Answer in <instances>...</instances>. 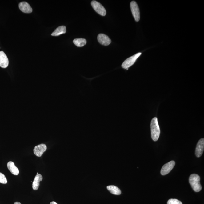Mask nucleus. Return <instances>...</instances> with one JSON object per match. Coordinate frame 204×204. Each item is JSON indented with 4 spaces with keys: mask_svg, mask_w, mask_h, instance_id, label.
Wrapping results in <instances>:
<instances>
[{
    "mask_svg": "<svg viewBox=\"0 0 204 204\" xmlns=\"http://www.w3.org/2000/svg\"><path fill=\"white\" fill-rule=\"evenodd\" d=\"M152 140L156 142L160 137V130L157 117L152 119L150 124Z\"/></svg>",
    "mask_w": 204,
    "mask_h": 204,
    "instance_id": "f257e3e1",
    "label": "nucleus"
},
{
    "mask_svg": "<svg viewBox=\"0 0 204 204\" xmlns=\"http://www.w3.org/2000/svg\"><path fill=\"white\" fill-rule=\"evenodd\" d=\"M200 178L196 174H192L189 178V182L194 191L199 192L202 189V186L200 183Z\"/></svg>",
    "mask_w": 204,
    "mask_h": 204,
    "instance_id": "f03ea898",
    "label": "nucleus"
},
{
    "mask_svg": "<svg viewBox=\"0 0 204 204\" xmlns=\"http://www.w3.org/2000/svg\"><path fill=\"white\" fill-rule=\"evenodd\" d=\"M142 54L141 53H138L133 56H131L130 57L126 59L123 62L122 65V67L124 69H129V68L132 66L137 60L138 58Z\"/></svg>",
    "mask_w": 204,
    "mask_h": 204,
    "instance_id": "7ed1b4c3",
    "label": "nucleus"
},
{
    "mask_svg": "<svg viewBox=\"0 0 204 204\" xmlns=\"http://www.w3.org/2000/svg\"><path fill=\"white\" fill-rule=\"evenodd\" d=\"M91 5L94 10L98 14L103 16H106V11L105 8L100 3L96 1H93L91 2Z\"/></svg>",
    "mask_w": 204,
    "mask_h": 204,
    "instance_id": "20e7f679",
    "label": "nucleus"
},
{
    "mask_svg": "<svg viewBox=\"0 0 204 204\" xmlns=\"http://www.w3.org/2000/svg\"><path fill=\"white\" fill-rule=\"evenodd\" d=\"M130 9L133 16L136 21L138 22L140 20V10L137 2L135 1H132L130 4Z\"/></svg>",
    "mask_w": 204,
    "mask_h": 204,
    "instance_id": "39448f33",
    "label": "nucleus"
},
{
    "mask_svg": "<svg viewBox=\"0 0 204 204\" xmlns=\"http://www.w3.org/2000/svg\"><path fill=\"white\" fill-rule=\"evenodd\" d=\"M175 162L174 161H171L166 164H165L162 166L161 170V174L162 175H165L170 173L172 170V169L174 167Z\"/></svg>",
    "mask_w": 204,
    "mask_h": 204,
    "instance_id": "423d86ee",
    "label": "nucleus"
},
{
    "mask_svg": "<svg viewBox=\"0 0 204 204\" xmlns=\"http://www.w3.org/2000/svg\"><path fill=\"white\" fill-rule=\"evenodd\" d=\"M47 149V146L45 144H41L34 147V153L36 156L41 157Z\"/></svg>",
    "mask_w": 204,
    "mask_h": 204,
    "instance_id": "0eeeda50",
    "label": "nucleus"
},
{
    "mask_svg": "<svg viewBox=\"0 0 204 204\" xmlns=\"http://www.w3.org/2000/svg\"><path fill=\"white\" fill-rule=\"evenodd\" d=\"M97 38L99 42L104 46H108L112 42L108 36L104 34L98 35Z\"/></svg>",
    "mask_w": 204,
    "mask_h": 204,
    "instance_id": "6e6552de",
    "label": "nucleus"
},
{
    "mask_svg": "<svg viewBox=\"0 0 204 204\" xmlns=\"http://www.w3.org/2000/svg\"><path fill=\"white\" fill-rule=\"evenodd\" d=\"M204 149V139L202 138L197 143L195 149V155L197 157H200L203 154Z\"/></svg>",
    "mask_w": 204,
    "mask_h": 204,
    "instance_id": "1a4fd4ad",
    "label": "nucleus"
},
{
    "mask_svg": "<svg viewBox=\"0 0 204 204\" xmlns=\"http://www.w3.org/2000/svg\"><path fill=\"white\" fill-rule=\"evenodd\" d=\"M9 61L7 56L2 51H0V67L6 68L9 66Z\"/></svg>",
    "mask_w": 204,
    "mask_h": 204,
    "instance_id": "9d476101",
    "label": "nucleus"
},
{
    "mask_svg": "<svg viewBox=\"0 0 204 204\" xmlns=\"http://www.w3.org/2000/svg\"><path fill=\"white\" fill-rule=\"evenodd\" d=\"M19 8L22 12L30 13L32 12V9L30 5L26 2H22L19 4Z\"/></svg>",
    "mask_w": 204,
    "mask_h": 204,
    "instance_id": "9b49d317",
    "label": "nucleus"
},
{
    "mask_svg": "<svg viewBox=\"0 0 204 204\" xmlns=\"http://www.w3.org/2000/svg\"><path fill=\"white\" fill-rule=\"evenodd\" d=\"M43 177L42 175L40 174L36 175L34 178V182L32 183V188L34 190H37L39 188L40 185V182L42 181Z\"/></svg>",
    "mask_w": 204,
    "mask_h": 204,
    "instance_id": "f8f14e48",
    "label": "nucleus"
},
{
    "mask_svg": "<svg viewBox=\"0 0 204 204\" xmlns=\"http://www.w3.org/2000/svg\"><path fill=\"white\" fill-rule=\"evenodd\" d=\"M7 166L10 171L13 174L15 175H17L19 174V169L15 166L14 162H8Z\"/></svg>",
    "mask_w": 204,
    "mask_h": 204,
    "instance_id": "ddd939ff",
    "label": "nucleus"
},
{
    "mask_svg": "<svg viewBox=\"0 0 204 204\" xmlns=\"http://www.w3.org/2000/svg\"><path fill=\"white\" fill-rule=\"evenodd\" d=\"M66 32V28L65 26H59L51 34V36H57L61 34H65Z\"/></svg>",
    "mask_w": 204,
    "mask_h": 204,
    "instance_id": "4468645a",
    "label": "nucleus"
},
{
    "mask_svg": "<svg viewBox=\"0 0 204 204\" xmlns=\"http://www.w3.org/2000/svg\"><path fill=\"white\" fill-rule=\"evenodd\" d=\"M108 190L113 194L115 195H120L122 192L118 187L114 185L108 186L107 187Z\"/></svg>",
    "mask_w": 204,
    "mask_h": 204,
    "instance_id": "2eb2a0df",
    "label": "nucleus"
},
{
    "mask_svg": "<svg viewBox=\"0 0 204 204\" xmlns=\"http://www.w3.org/2000/svg\"><path fill=\"white\" fill-rule=\"evenodd\" d=\"M73 43L78 47H82L86 44L87 41L85 39L77 38L73 41Z\"/></svg>",
    "mask_w": 204,
    "mask_h": 204,
    "instance_id": "dca6fc26",
    "label": "nucleus"
},
{
    "mask_svg": "<svg viewBox=\"0 0 204 204\" xmlns=\"http://www.w3.org/2000/svg\"><path fill=\"white\" fill-rule=\"evenodd\" d=\"M167 204H183L180 201L176 199H170L167 202Z\"/></svg>",
    "mask_w": 204,
    "mask_h": 204,
    "instance_id": "f3484780",
    "label": "nucleus"
},
{
    "mask_svg": "<svg viewBox=\"0 0 204 204\" xmlns=\"http://www.w3.org/2000/svg\"><path fill=\"white\" fill-rule=\"evenodd\" d=\"M7 183V180L6 176L2 173L0 172V183L6 184Z\"/></svg>",
    "mask_w": 204,
    "mask_h": 204,
    "instance_id": "a211bd4d",
    "label": "nucleus"
},
{
    "mask_svg": "<svg viewBox=\"0 0 204 204\" xmlns=\"http://www.w3.org/2000/svg\"><path fill=\"white\" fill-rule=\"evenodd\" d=\"M50 204H58L57 203H56V202H51V203H50Z\"/></svg>",
    "mask_w": 204,
    "mask_h": 204,
    "instance_id": "6ab92c4d",
    "label": "nucleus"
},
{
    "mask_svg": "<svg viewBox=\"0 0 204 204\" xmlns=\"http://www.w3.org/2000/svg\"><path fill=\"white\" fill-rule=\"evenodd\" d=\"M14 204H21L20 202H15Z\"/></svg>",
    "mask_w": 204,
    "mask_h": 204,
    "instance_id": "aec40b11",
    "label": "nucleus"
}]
</instances>
